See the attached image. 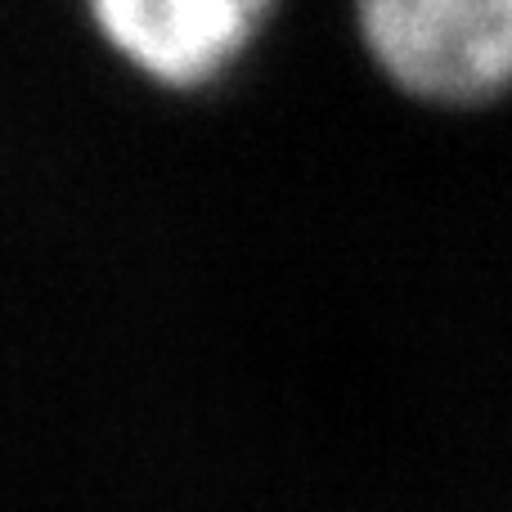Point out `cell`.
<instances>
[{
  "mask_svg": "<svg viewBox=\"0 0 512 512\" xmlns=\"http://www.w3.org/2000/svg\"><path fill=\"white\" fill-rule=\"evenodd\" d=\"M378 72L427 104H477L512 86V0H355Z\"/></svg>",
  "mask_w": 512,
  "mask_h": 512,
  "instance_id": "1",
  "label": "cell"
},
{
  "mask_svg": "<svg viewBox=\"0 0 512 512\" xmlns=\"http://www.w3.org/2000/svg\"><path fill=\"white\" fill-rule=\"evenodd\" d=\"M86 9L135 72L198 86L248 41L265 0H86Z\"/></svg>",
  "mask_w": 512,
  "mask_h": 512,
  "instance_id": "2",
  "label": "cell"
}]
</instances>
